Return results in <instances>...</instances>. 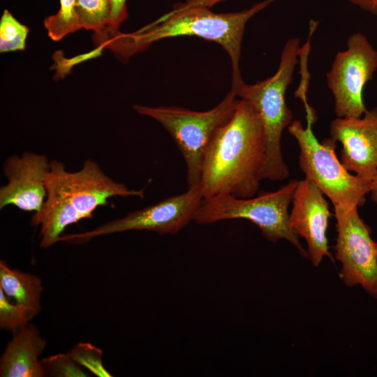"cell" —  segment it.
<instances>
[{
  "mask_svg": "<svg viewBox=\"0 0 377 377\" xmlns=\"http://www.w3.org/2000/svg\"><path fill=\"white\" fill-rule=\"evenodd\" d=\"M265 155L261 117L251 103L239 99L234 114L205 151L199 183L203 198L224 194L253 197L263 180Z\"/></svg>",
  "mask_w": 377,
  "mask_h": 377,
  "instance_id": "cell-1",
  "label": "cell"
},
{
  "mask_svg": "<svg viewBox=\"0 0 377 377\" xmlns=\"http://www.w3.org/2000/svg\"><path fill=\"white\" fill-rule=\"evenodd\" d=\"M46 198L31 224L40 226V246L48 248L59 242L67 226L91 219L95 210L114 196L144 197V189H129L113 181L91 160H86L77 172H68L59 161H52L45 178Z\"/></svg>",
  "mask_w": 377,
  "mask_h": 377,
  "instance_id": "cell-2",
  "label": "cell"
},
{
  "mask_svg": "<svg viewBox=\"0 0 377 377\" xmlns=\"http://www.w3.org/2000/svg\"><path fill=\"white\" fill-rule=\"evenodd\" d=\"M274 1L264 0L237 13H216L205 7L192 8L174 14L168 13L134 33L121 34L116 43V52L129 56L154 41L182 36L212 40L221 45L230 58L233 86L243 81L239 59L246 24Z\"/></svg>",
  "mask_w": 377,
  "mask_h": 377,
  "instance_id": "cell-3",
  "label": "cell"
},
{
  "mask_svg": "<svg viewBox=\"0 0 377 377\" xmlns=\"http://www.w3.org/2000/svg\"><path fill=\"white\" fill-rule=\"evenodd\" d=\"M300 51V39H288L281 52L279 67L273 75L253 84L242 81L232 86L231 90L237 96L251 103L263 120L266 155L262 179L283 180L289 175L282 155L281 140L283 131L293 121V113L286 102V93L293 82Z\"/></svg>",
  "mask_w": 377,
  "mask_h": 377,
  "instance_id": "cell-4",
  "label": "cell"
},
{
  "mask_svg": "<svg viewBox=\"0 0 377 377\" xmlns=\"http://www.w3.org/2000/svg\"><path fill=\"white\" fill-rule=\"evenodd\" d=\"M297 179H291L278 190L256 197L241 198L224 194L203 198L193 221L211 224L224 220L246 219L254 223L262 235L271 242L286 239L304 258L307 250L289 226V207L292 204Z\"/></svg>",
  "mask_w": 377,
  "mask_h": 377,
  "instance_id": "cell-5",
  "label": "cell"
},
{
  "mask_svg": "<svg viewBox=\"0 0 377 377\" xmlns=\"http://www.w3.org/2000/svg\"><path fill=\"white\" fill-rule=\"evenodd\" d=\"M239 102L231 90L217 105L203 112L179 107L134 105L133 108L156 120L171 135L184 159L186 183L191 187L199 185L207 147L216 132L232 117Z\"/></svg>",
  "mask_w": 377,
  "mask_h": 377,
  "instance_id": "cell-6",
  "label": "cell"
},
{
  "mask_svg": "<svg viewBox=\"0 0 377 377\" xmlns=\"http://www.w3.org/2000/svg\"><path fill=\"white\" fill-rule=\"evenodd\" d=\"M313 121L307 126L295 120L288 126L300 148V168L305 178L313 182L332 202L333 207H361L369 193L371 181L348 170L336 155L337 141L331 137L319 142L315 136Z\"/></svg>",
  "mask_w": 377,
  "mask_h": 377,
  "instance_id": "cell-7",
  "label": "cell"
},
{
  "mask_svg": "<svg viewBox=\"0 0 377 377\" xmlns=\"http://www.w3.org/2000/svg\"><path fill=\"white\" fill-rule=\"evenodd\" d=\"M346 46L335 55L326 74L327 84L337 117H359L367 110L363 92L377 70V50L360 32L350 35Z\"/></svg>",
  "mask_w": 377,
  "mask_h": 377,
  "instance_id": "cell-8",
  "label": "cell"
},
{
  "mask_svg": "<svg viewBox=\"0 0 377 377\" xmlns=\"http://www.w3.org/2000/svg\"><path fill=\"white\" fill-rule=\"evenodd\" d=\"M202 199L199 185L188 187V190L182 193L131 212L122 218L105 223L92 230L61 235L59 241L82 242L96 237L130 230L175 235L193 221Z\"/></svg>",
  "mask_w": 377,
  "mask_h": 377,
  "instance_id": "cell-9",
  "label": "cell"
},
{
  "mask_svg": "<svg viewBox=\"0 0 377 377\" xmlns=\"http://www.w3.org/2000/svg\"><path fill=\"white\" fill-rule=\"evenodd\" d=\"M337 221L335 258L341 264L339 276L348 287L360 286L377 299V243L357 207H334Z\"/></svg>",
  "mask_w": 377,
  "mask_h": 377,
  "instance_id": "cell-10",
  "label": "cell"
},
{
  "mask_svg": "<svg viewBox=\"0 0 377 377\" xmlns=\"http://www.w3.org/2000/svg\"><path fill=\"white\" fill-rule=\"evenodd\" d=\"M324 195L311 180H298L288 217L293 233L306 241L309 259L315 267L325 256L334 261L327 237L331 212Z\"/></svg>",
  "mask_w": 377,
  "mask_h": 377,
  "instance_id": "cell-11",
  "label": "cell"
},
{
  "mask_svg": "<svg viewBox=\"0 0 377 377\" xmlns=\"http://www.w3.org/2000/svg\"><path fill=\"white\" fill-rule=\"evenodd\" d=\"M330 134L341 144L343 166L371 181L377 173V106L359 117H337L330 123Z\"/></svg>",
  "mask_w": 377,
  "mask_h": 377,
  "instance_id": "cell-12",
  "label": "cell"
},
{
  "mask_svg": "<svg viewBox=\"0 0 377 377\" xmlns=\"http://www.w3.org/2000/svg\"><path fill=\"white\" fill-rule=\"evenodd\" d=\"M50 163L45 155L29 152L8 158L3 167L8 183L0 188V209L13 205L38 212L46 198L45 178Z\"/></svg>",
  "mask_w": 377,
  "mask_h": 377,
  "instance_id": "cell-13",
  "label": "cell"
},
{
  "mask_svg": "<svg viewBox=\"0 0 377 377\" xmlns=\"http://www.w3.org/2000/svg\"><path fill=\"white\" fill-rule=\"evenodd\" d=\"M45 344L36 327L30 323L14 332L0 359V376H46L43 362L38 360Z\"/></svg>",
  "mask_w": 377,
  "mask_h": 377,
  "instance_id": "cell-14",
  "label": "cell"
},
{
  "mask_svg": "<svg viewBox=\"0 0 377 377\" xmlns=\"http://www.w3.org/2000/svg\"><path fill=\"white\" fill-rule=\"evenodd\" d=\"M0 288L15 302L40 312L43 287L41 279L37 276L12 269L6 261L1 260Z\"/></svg>",
  "mask_w": 377,
  "mask_h": 377,
  "instance_id": "cell-15",
  "label": "cell"
},
{
  "mask_svg": "<svg viewBox=\"0 0 377 377\" xmlns=\"http://www.w3.org/2000/svg\"><path fill=\"white\" fill-rule=\"evenodd\" d=\"M76 12L81 28L94 31L98 42L109 26L110 0H76Z\"/></svg>",
  "mask_w": 377,
  "mask_h": 377,
  "instance_id": "cell-16",
  "label": "cell"
},
{
  "mask_svg": "<svg viewBox=\"0 0 377 377\" xmlns=\"http://www.w3.org/2000/svg\"><path fill=\"white\" fill-rule=\"evenodd\" d=\"M59 11L44 20L48 36L55 41L81 29L76 12V0H59Z\"/></svg>",
  "mask_w": 377,
  "mask_h": 377,
  "instance_id": "cell-17",
  "label": "cell"
},
{
  "mask_svg": "<svg viewBox=\"0 0 377 377\" xmlns=\"http://www.w3.org/2000/svg\"><path fill=\"white\" fill-rule=\"evenodd\" d=\"M29 29L21 24L8 10H4L0 21V52L24 50Z\"/></svg>",
  "mask_w": 377,
  "mask_h": 377,
  "instance_id": "cell-18",
  "label": "cell"
},
{
  "mask_svg": "<svg viewBox=\"0 0 377 377\" xmlns=\"http://www.w3.org/2000/svg\"><path fill=\"white\" fill-rule=\"evenodd\" d=\"M39 312L29 306L12 303L0 288V327L13 332L25 326Z\"/></svg>",
  "mask_w": 377,
  "mask_h": 377,
  "instance_id": "cell-19",
  "label": "cell"
},
{
  "mask_svg": "<svg viewBox=\"0 0 377 377\" xmlns=\"http://www.w3.org/2000/svg\"><path fill=\"white\" fill-rule=\"evenodd\" d=\"M71 357L82 367L98 377H112L103 366L101 348L89 342H80L68 352Z\"/></svg>",
  "mask_w": 377,
  "mask_h": 377,
  "instance_id": "cell-20",
  "label": "cell"
},
{
  "mask_svg": "<svg viewBox=\"0 0 377 377\" xmlns=\"http://www.w3.org/2000/svg\"><path fill=\"white\" fill-rule=\"evenodd\" d=\"M46 375L59 377H86V372L68 354L60 353L42 360Z\"/></svg>",
  "mask_w": 377,
  "mask_h": 377,
  "instance_id": "cell-21",
  "label": "cell"
},
{
  "mask_svg": "<svg viewBox=\"0 0 377 377\" xmlns=\"http://www.w3.org/2000/svg\"><path fill=\"white\" fill-rule=\"evenodd\" d=\"M126 1L110 0V17L109 26L104 36L98 42V44L109 47V45L120 34L119 27L128 16Z\"/></svg>",
  "mask_w": 377,
  "mask_h": 377,
  "instance_id": "cell-22",
  "label": "cell"
},
{
  "mask_svg": "<svg viewBox=\"0 0 377 377\" xmlns=\"http://www.w3.org/2000/svg\"><path fill=\"white\" fill-rule=\"evenodd\" d=\"M225 0H186L182 3H177L169 12V13L174 14L195 7H205L209 8Z\"/></svg>",
  "mask_w": 377,
  "mask_h": 377,
  "instance_id": "cell-23",
  "label": "cell"
},
{
  "mask_svg": "<svg viewBox=\"0 0 377 377\" xmlns=\"http://www.w3.org/2000/svg\"><path fill=\"white\" fill-rule=\"evenodd\" d=\"M361 9L377 16V0H346Z\"/></svg>",
  "mask_w": 377,
  "mask_h": 377,
  "instance_id": "cell-24",
  "label": "cell"
},
{
  "mask_svg": "<svg viewBox=\"0 0 377 377\" xmlns=\"http://www.w3.org/2000/svg\"><path fill=\"white\" fill-rule=\"evenodd\" d=\"M369 193L371 195V198L377 206V173L371 180V186Z\"/></svg>",
  "mask_w": 377,
  "mask_h": 377,
  "instance_id": "cell-25",
  "label": "cell"
}]
</instances>
